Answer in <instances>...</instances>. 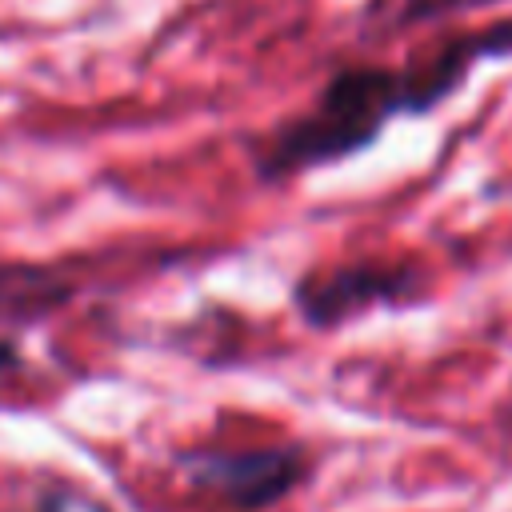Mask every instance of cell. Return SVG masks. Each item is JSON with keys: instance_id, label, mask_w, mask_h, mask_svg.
<instances>
[{"instance_id": "cell-7", "label": "cell", "mask_w": 512, "mask_h": 512, "mask_svg": "<svg viewBox=\"0 0 512 512\" xmlns=\"http://www.w3.org/2000/svg\"><path fill=\"white\" fill-rule=\"evenodd\" d=\"M20 364H24V352H20V344H16L12 336H0V376L16 372Z\"/></svg>"}, {"instance_id": "cell-2", "label": "cell", "mask_w": 512, "mask_h": 512, "mask_svg": "<svg viewBox=\"0 0 512 512\" xmlns=\"http://www.w3.org/2000/svg\"><path fill=\"white\" fill-rule=\"evenodd\" d=\"M176 472L184 484L232 512H268L284 504L312 476V452L288 444H244V448H180Z\"/></svg>"}, {"instance_id": "cell-1", "label": "cell", "mask_w": 512, "mask_h": 512, "mask_svg": "<svg viewBox=\"0 0 512 512\" xmlns=\"http://www.w3.org/2000/svg\"><path fill=\"white\" fill-rule=\"evenodd\" d=\"M440 104L432 80L420 64L392 68H340L316 92V100L280 120L252 148V168L260 180H288L312 168L340 164L380 140L392 116H420Z\"/></svg>"}, {"instance_id": "cell-6", "label": "cell", "mask_w": 512, "mask_h": 512, "mask_svg": "<svg viewBox=\"0 0 512 512\" xmlns=\"http://www.w3.org/2000/svg\"><path fill=\"white\" fill-rule=\"evenodd\" d=\"M492 0H404L400 8V24H420V20H436L444 12H460V8H480Z\"/></svg>"}, {"instance_id": "cell-4", "label": "cell", "mask_w": 512, "mask_h": 512, "mask_svg": "<svg viewBox=\"0 0 512 512\" xmlns=\"http://www.w3.org/2000/svg\"><path fill=\"white\" fill-rule=\"evenodd\" d=\"M72 296V288L52 272L36 264H0V320L28 324L48 316Z\"/></svg>"}, {"instance_id": "cell-5", "label": "cell", "mask_w": 512, "mask_h": 512, "mask_svg": "<svg viewBox=\"0 0 512 512\" xmlns=\"http://www.w3.org/2000/svg\"><path fill=\"white\" fill-rule=\"evenodd\" d=\"M36 512H116V508L104 504L100 496H88L84 488L68 480H52L36 492Z\"/></svg>"}, {"instance_id": "cell-3", "label": "cell", "mask_w": 512, "mask_h": 512, "mask_svg": "<svg viewBox=\"0 0 512 512\" xmlns=\"http://www.w3.org/2000/svg\"><path fill=\"white\" fill-rule=\"evenodd\" d=\"M420 284L416 264H340L324 272H308L292 284V304L312 328H336L348 324L352 316L376 308V304H396L408 300Z\"/></svg>"}]
</instances>
